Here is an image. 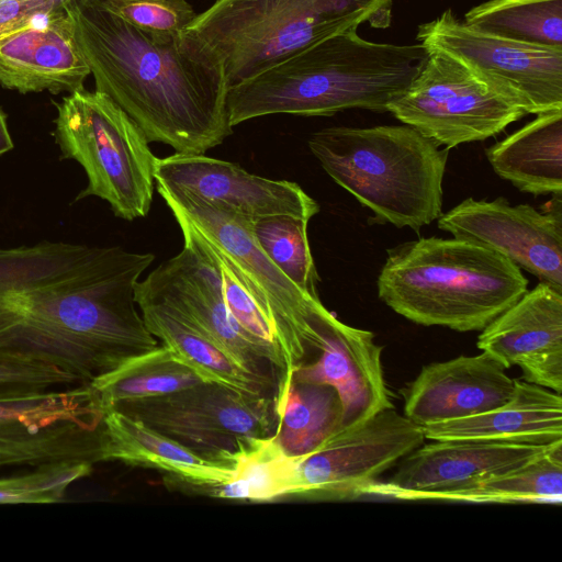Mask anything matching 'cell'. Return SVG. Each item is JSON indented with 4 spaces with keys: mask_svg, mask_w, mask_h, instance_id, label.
I'll list each match as a JSON object with an SVG mask.
<instances>
[{
    "mask_svg": "<svg viewBox=\"0 0 562 562\" xmlns=\"http://www.w3.org/2000/svg\"><path fill=\"white\" fill-rule=\"evenodd\" d=\"M308 221L271 215L251 222L255 237L270 260L301 290L318 297V273L307 238Z\"/></svg>",
    "mask_w": 562,
    "mask_h": 562,
    "instance_id": "cell-32",
    "label": "cell"
},
{
    "mask_svg": "<svg viewBox=\"0 0 562 562\" xmlns=\"http://www.w3.org/2000/svg\"><path fill=\"white\" fill-rule=\"evenodd\" d=\"M427 49L374 43L350 30L315 43L229 87L232 127L271 114L327 116L349 109L387 112L418 76Z\"/></svg>",
    "mask_w": 562,
    "mask_h": 562,
    "instance_id": "cell-3",
    "label": "cell"
},
{
    "mask_svg": "<svg viewBox=\"0 0 562 562\" xmlns=\"http://www.w3.org/2000/svg\"><path fill=\"white\" fill-rule=\"evenodd\" d=\"M110 12L156 37L184 32L196 16L187 0H99Z\"/></svg>",
    "mask_w": 562,
    "mask_h": 562,
    "instance_id": "cell-34",
    "label": "cell"
},
{
    "mask_svg": "<svg viewBox=\"0 0 562 562\" xmlns=\"http://www.w3.org/2000/svg\"><path fill=\"white\" fill-rule=\"evenodd\" d=\"M398 461L395 473L366 487L362 496L437 499L439 495L524 467L551 446L473 440H431Z\"/></svg>",
    "mask_w": 562,
    "mask_h": 562,
    "instance_id": "cell-16",
    "label": "cell"
},
{
    "mask_svg": "<svg viewBox=\"0 0 562 562\" xmlns=\"http://www.w3.org/2000/svg\"><path fill=\"white\" fill-rule=\"evenodd\" d=\"M307 145L326 173L374 214L375 222L419 232L442 214L449 149L414 127L330 126Z\"/></svg>",
    "mask_w": 562,
    "mask_h": 562,
    "instance_id": "cell-5",
    "label": "cell"
},
{
    "mask_svg": "<svg viewBox=\"0 0 562 562\" xmlns=\"http://www.w3.org/2000/svg\"><path fill=\"white\" fill-rule=\"evenodd\" d=\"M137 306L148 330L206 382L249 396H274V384L240 368L206 336L164 305L139 302Z\"/></svg>",
    "mask_w": 562,
    "mask_h": 562,
    "instance_id": "cell-25",
    "label": "cell"
},
{
    "mask_svg": "<svg viewBox=\"0 0 562 562\" xmlns=\"http://www.w3.org/2000/svg\"><path fill=\"white\" fill-rule=\"evenodd\" d=\"M206 382L166 345L137 355L90 382L103 409L119 402L172 393Z\"/></svg>",
    "mask_w": 562,
    "mask_h": 562,
    "instance_id": "cell-29",
    "label": "cell"
},
{
    "mask_svg": "<svg viewBox=\"0 0 562 562\" xmlns=\"http://www.w3.org/2000/svg\"><path fill=\"white\" fill-rule=\"evenodd\" d=\"M392 4L393 0H215L187 30L217 54L233 86L364 22L387 27Z\"/></svg>",
    "mask_w": 562,
    "mask_h": 562,
    "instance_id": "cell-6",
    "label": "cell"
},
{
    "mask_svg": "<svg viewBox=\"0 0 562 562\" xmlns=\"http://www.w3.org/2000/svg\"><path fill=\"white\" fill-rule=\"evenodd\" d=\"M135 302L164 305L244 370L278 385L279 371L228 312L214 268L183 246L135 285Z\"/></svg>",
    "mask_w": 562,
    "mask_h": 562,
    "instance_id": "cell-14",
    "label": "cell"
},
{
    "mask_svg": "<svg viewBox=\"0 0 562 562\" xmlns=\"http://www.w3.org/2000/svg\"><path fill=\"white\" fill-rule=\"evenodd\" d=\"M67 10L95 90L115 102L149 143L196 155L233 134L224 65L196 35L186 30L151 36L99 0H76Z\"/></svg>",
    "mask_w": 562,
    "mask_h": 562,
    "instance_id": "cell-2",
    "label": "cell"
},
{
    "mask_svg": "<svg viewBox=\"0 0 562 562\" xmlns=\"http://www.w3.org/2000/svg\"><path fill=\"white\" fill-rule=\"evenodd\" d=\"M109 409L214 461H232L239 439L273 435L277 428L274 396H249L215 382L119 402Z\"/></svg>",
    "mask_w": 562,
    "mask_h": 562,
    "instance_id": "cell-10",
    "label": "cell"
},
{
    "mask_svg": "<svg viewBox=\"0 0 562 562\" xmlns=\"http://www.w3.org/2000/svg\"><path fill=\"white\" fill-rule=\"evenodd\" d=\"M437 499L467 503L562 502V442L514 471L443 493Z\"/></svg>",
    "mask_w": 562,
    "mask_h": 562,
    "instance_id": "cell-31",
    "label": "cell"
},
{
    "mask_svg": "<svg viewBox=\"0 0 562 562\" xmlns=\"http://www.w3.org/2000/svg\"><path fill=\"white\" fill-rule=\"evenodd\" d=\"M83 383L55 366L0 355V398L40 394Z\"/></svg>",
    "mask_w": 562,
    "mask_h": 562,
    "instance_id": "cell-35",
    "label": "cell"
},
{
    "mask_svg": "<svg viewBox=\"0 0 562 562\" xmlns=\"http://www.w3.org/2000/svg\"><path fill=\"white\" fill-rule=\"evenodd\" d=\"M159 195L178 206L227 257L254 291L271 321L284 364L278 384L292 380L293 371L312 351L318 352L323 316L327 308L292 282L259 246L248 218L222 210L181 190L156 182Z\"/></svg>",
    "mask_w": 562,
    "mask_h": 562,
    "instance_id": "cell-8",
    "label": "cell"
},
{
    "mask_svg": "<svg viewBox=\"0 0 562 562\" xmlns=\"http://www.w3.org/2000/svg\"><path fill=\"white\" fill-rule=\"evenodd\" d=\"M13 143L7 126V115L0 109V155L11 150Z\"/></svg>",
    "mask_w": 562,
    "mask_h": 562,
    "instance_id": "cell-38",
    "label": "cell"
},
{
    "mask_svg": "<svg viewBox=\"0 0 562 562\" xmlns=\"http://www.w3.org/2000/svg\"><path fill=\"white\" fill-rule=\"evenodd\" d=\"M56 109L54 135L61 157L79 162L88 178L76 200L98 196L126 221L147 216L157 157L138 125L97 90L69 93Z\"/></svg>",
    "mask_w": 562,
    "mask_h": 562,
    "instance_id": "cell-7",
    "label": "cell"
},
{
    "mask_svg": "<svg viewBox=\"0 0 562 562\" xmlns=\"http://www.w3.org/2000/svg\"><path fill=\"white\" fill-rule=\"evenodd\" d=\"M91 75L68 10L49 14L0 40V85L20 93H72Z\"/></svg>",
    "mask_w": 562,
    "mask_h": 562,
    "instance_id": "cell-21",
    "label": "cell"
},
{
    "mask_svg": "<svg viewBox=\"0 0 562 562\" xmlns=\"http://www.w3.org/2000/svg\"><path fill=\"white\" fill-rule=\"evenodd\" d=\"M424 440L422 426L394 407L376 413L300 458L297 497L327 501L362 497L366 487Z\"/></svg>",
    "mask_w": 562,
    "mask_h": 562,
    "instance_id": "cell-13",
    "label": "cell"
},
{
    "mask_svg": "<svg viewBox=\"0 0 562 562\" xmlns=\"http://www.w3.org/2000/svg\"><path fill=\"white\" fill-rule=\"evenodd\" d=\"M493 170L522 192L562 193V110L537 117L485 149Z\"/></svg>",
    "mask_w": 562,
    "mask_h": 562,
    "instance_id": "cell-24",
    "label": "cell"
},
{
    "mask_svg": "<svg viewBox=\"0 0 562 562\" xmlns=\"http://www.w3.org/2000/svg\"><path fill=\"white\" fill-rule=\"evenodd\" d=\"M154 176L155 182L250 221L291 215L310 222L319 212L318 203L296 182L256 176L204 154L156 158Z\"/></svg>",
    "mask_w": 562,
    "mask_h": 562,
    "instance_id": "cell-17",
    "label": "cell"
},
{
    "mask_svg": "<svg viewBox=\"0 0 562 562\" xmlns=\"http://www.w3.org/2000/svg\"><path fill=\"white\" fill-rule=\"evenodd\" d=\"M45 16L23 0H0V40Z\"/></svg>",
    "mask_w": 562,
    "mask_h": 562,
    "instance_id": "cell-36",
    "label": "cell"
},
{
    "mask_svg": "<svg viewBox=\"0 0 562 562\" xmlns=\"http://www.w3.org/2000/svg\"><path fill=\"white\" fill-rule=\"evenodd\" d=\"M322 331L319 357L301 363L293 371L292 380L330 385L337 391L342 406L341 430L394 407L384 380L383 347L375 342L374 334L344 324L329 311Z\"/></svg>",
    "mask_w": 562,
    "mask_h": 562,
    "instance_id": "cell-19",
    "label": "cell"
},
{
    "mask_svg": "<svg viewBox=\"0 0 562 562\" xmlns=\"http://www.w3.org/2000/svg\"><path fill=\"white\" fill-rule=\"evenodd\" d=\"M464 23L506 40L562 48V0H488L469 10Z\"/></svg>",
    "mask_w": 562,
    "mask_h": 562,
    "instance_id": "cell-30",
    "label": "cell"
},
{
    "mask_svg": "<svg viewBox=\"0 0 562 562\" xmlns=\"http://www.w3.org/2000/svg\"><path fill=\"white\" fill-rule=\"evenodd\" d=\"M89 462H57L35 467L32 472L0 479V504H49L61 502L68 487L88 476Z\"/></svg>",
    "mask_w": 562,
    "mask_h": 562,
    "instance_id": "cell-33",
    "label": "cell"
},
{
    "mask_svg": "<svg viewBox=\"0 0 562 562\" xmlns=\"http://www.w3.org/2000/svg\"><path fill=\"white\" fill-rule=\"evenodd\" d=\"M481 331V351L506 369L518 366L524 381L561 394L562 291L540 281Z\"/></svg>",
    "mask_w": 562,
    "mask_h": 562,
    "instance_id": "cell-18",
    "label": "cell"
},
{
    "mask_svg": "<svg viewBox=\"0 0 562 562\" xmlns=\"http://www.w3.org/2000/svg\"><path fill=\"white\" fill-rule=\"evenodd\" d=\"M515 380L486 352L424 366L403 391L404 415L429 424L485 413L507 402Z\"/></svg>",
    "mask_w": 562,
    "mask_h": 562,
    "instance_id": "cell-20",
    "label": "cell"
},
{
    "mask_svg": "<svg viewBox=\"0 0 562 562\" xmlns=\"http://www.w3.org/2000/svg\"><path fill=\"white\" fill-rule=\"evenodd\" d=\"M427 52L418 76L389 105L403 124L450 149L495 136L526 114L456 58Z\"/></svg>",
    "mask_w": 562,
    "mask_h": 562,
    "instance_id": "cell-11",
    "label": "cell"
},
{
    "mask_svg": "<svg viewBox=\"0 0 562 562\" xmlns=\"http://www.w3.org/2000/svg\"><path fill=\"white\" fill-rule=\"evenodd\" d=\"M35 8L42 15H49L66 10L76 0H23Z\"/></svg>",
    "mask_w": 562,
    "mask_h": 562,
    "instance_id": "cell-37",
    "label": "cell"
},
{
    "mask_svg": "<svg viewBox=\"0 0 562 562\" xmlns=\"http://www.w3.org/2000/svg\"><path fill=\"white\" fill-rule=\"evenodd\" d=\"M104 414L90 383L0 398V468L105 462Z\"/></svg>",
    "mask_w": 562,
    "mask_h": 562,
    "instance_id": "cell-9",
    "label": "cell"
},
{
    "mask_svg": "<svg viewBox=\"0 0 562 562\" xmlns=\"http://www.w3.org/2000/svg\"><path fill=\"white\" fill-rule=\"evenodd\" d=\"M538 211L530 204L465 199L438 218V228L453 237L483 244L541 282L562 291L561 194Z\"/></svg>",
    "mask_w": 562,
    "mask_h": 562,
    "instance_id": "cell-15",
    "label": "cell"
},
{
    "mask_svg": "<svg viewBox=\"0 0 562 562\" xmlns=\"http://www.w3.org/2000/svg\"><path fill=\"white\" fill-rule=\"evenodd\" d=\"M183 237V246L198 252L216 271L223 301L238 325L263 350L279 371L278 384L284 376V364L276 330L254 291L227 257L175 204L167 203Z\"/></svg>",
    "mask_w": 562,
    "mask_h": 562,
    "instance_id": "cell-28",
    "label": "cell"
},
{
    "mask_svg": "<svg viewBox=\"0 0 562 562\" xmlns=\"http://www.w3.org/2000/svg\"><path fill=\"white\" fill-rule=\"evenodd\" d=\"M232 458V477L205 488L202 495L249 502L297 497L301 457L288 454L273 435L239 439Z\"/></svg>",
    "mask_w": 562,
    "mask_h": 562,
    "instance_id": "cell-26",
    "label": "cell"
},
{
    "mask_svg": "<svg viewBox=\"0 0 562 562\" xmlns=\"http://www.w3.org/2000/svg\"><path fill=\"white\" fill-rule=\"evenodd\" d=\"M155 255L63 241L0 247V355L55 366L90 383L158 339L135 285Z\"/></svg>",
    "mask_w": 562,
    "mask_h": 562,
    "instance_id": "cell-1",
    "label": "cell"
},
{
    "mask_svg": "<svg viewBox=\"0 0 562 562\" xmlns=\"http://www.w3.org/2000/svg\"><path fill=\"white\" fill-rule=\"evenodd\" d=\"M376 285L380 300L413 323L473 331L515 303L528 280L483 244L422 237L387 249Z\"/></svg>",
    "mask_w": 562,
    "mask_h": 562,
    "instance_id": "cell-4",
    "label": "cell"
},
{
    "mask_svg": "<svg viewBox=\"0 0 562 562\" xmlns=\"http://www.w3.org/2000/svg\"><path fill=\"white\" fill-rule=\"evenodd\" d=\"M274 438L291 457H304L341 430L342 406L330 385L291 380L274 393Z\"/></svg>",
    "mask_w": 562,
    "mask_h": 562,
    "instance_id": "cell-27",
    "label": "cell"
},
{
    "mask_svg": "<svg viewBox=\"0 0 562 562\" xmlns=\"http://www.w3.org/2000/svg\"><path fill=\"white\" fill-rule=\"evenodd\" d=\"M104 413L105 461L158 470L169 484L196 494L232 477L233 461L204 459L137 419Z\"/></svg>",
    "mask_w": 562,
    "mask_h": 562,
    "instance_id": "cell-23",
    "label": "cell"
},
{
    "mask_svg": "<svg viewBox=\"0 0 562 562\" xmlns=\"http://www.w3.org/2000/svg\"><path fill=\"white\" fill-rule=\"evenodd\" d=\"M416 40L445 53L526 114L562 110V48L541 47L480 32L450 9L419 25Z\"/></svg>",
    "mask_w": 562,
    "mask_h": 562,
    "instance_id": "cell-12",
    "label": "cell"
},
{
    "mask_svg": "<svg viewBox=\"0 0 562 562\" xmlns=\"http://www.w3.org/2000/svg\"><path fill=\"white\" fill-rule=\"evenodd\" d=\"M425 439L473 440L530 446L562 442V397L515 380L512 397L485 413L422 426Z\"/></svg>",
    "mask_w": 562,
    "mask_h": 562,
    "instance_id": "cell-22",
    "label": "cell"
}]
</instances>
